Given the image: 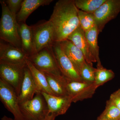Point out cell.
<instances>
[{"label":"cell","mask_w":120,"mask_h":120,"mask_svg":"<svg viewBox=\"0 0 120 120\" xmlns=\"http://www.w3.org/2000/svg\"><path fill=\"white\" fill-rule=\"evenodd\" d=\"M78 11L74 0H60L56 2L49 19L54 29L56 42L66 40L79 26Z\"/></svg>","instance_id":"1"},{"label":"cell","mask_w":120,"mask_h":120,"mask_svg":"<svg viewBox=\"0 0 120 120\" xmlns=\"http://www.w3.org/2000/svg\"><path fill=\"white\" fill-rule=\"evenodd\" d=\"M2 14L0 22V40L22 49L19 24L4 0H0Z\"/></svg>","instance_id":"2"},{"label":"cell","mask_w":120,"mask_h":120,"mask_svg":"<svg viewBox=\"0 0 120 120\" xmlns=\"http://www.w3.org/2000/svg\"><path fill=\"white\" fill-rule=\"evenodd\" d=\"M32 27L34 53L52 47L56 42L54 29L49 20L39 21Z\"/></svg>","instance_id":"3"},{"label":"cell","mask_w":120,"mask_h":120,"mask_svg":"<svg viewBox=\"0 0 120 120\" xmlns=\"http://www.w3.org/2000/svg\"><path fill=\"white\" fill-rule=\"evenodd\" d=\"M27 58L36 68L44 73L63 75L52 47L45 48L28 57Z\"/></svg>","instance_id":"4"},{"label":"cell","mask_w":120,"mask_h":120,"mask_svg":"<svg viewBox=\"0 0 120 120\" xmlns=\"http://www.w3.org/2000/svg\"><path fill=\"white\" fill-rule=\"evenodd\" d=\"M19 106L24 120H44L49 114L47 103L41 92H37L32 99Z\"/></svg>","instance_id":"5"},{"label":"cell","mask_w":120,"mask_h":120,"mask_svg":"<svg viewBox=\"0 0 120 120\" xmlns=\"http://www.w3.org/2000/svg\"><path fill=\"white\" fill-rule=\"evenodd\" d=\"M26 65L0 61V79L12 87L19 96L24 75Z\"/></svg>","instance_id":"6"},{"label":"cell","mask_w":120,"mask_h":120,"mask_svg":"<svg viewBox=\"0 0 120 120\" xmlns=\"http://www.w3.org/2000/svg\"><path fill=\"white\" fill-rule=\"evenodd\" d=\"M0 99L15 120H24L20 111L18 96L14 88L0 79Z\"/></svg>","instance_id":"7"},{"label":"cell","mask_w":120,"mask_h":120,"mask_svg":"<svg viewBox=\"0 0 120 120\" xmlns=\"http://www.w3.org/2000/svg\"><path fill=\"white\" fill-rule=\"evenodd\" d=\"M120 12V0H106L94 13L95 24L99 33L106 24L117 16Z\"/></svg>","instance_id":"8"},{"label":"cell","mask_w":120,"mask_h":120,"mask_svg":"<svg viewBox=\"0 0 120 120\" xmlns=\"http://www.w3.org/2000/svg\"><path fill=\"white\" fill-rule=\"evenodd\" d=\"M52 48L63 75L69 80L82 82L73 64L65 54L60 42H54Z\"/></svg>","instance_id":"9"},{"label":"cell","mask_w":120,"mask_h":120,"mask_svg":"<svg viewBox=\"0 0 120 120\" xmlns=\"http://www.w3.org/2000/svg\"><path fill=\"white\" fill-rule=\"evenodd\" d=\"M97 89L94 83L68 80L67 85L68 94L74 103L91 98Z\"/></svg>","instance_id":"10"},{"label":"cell","mask_w":120,"mask_h":120,"mask_svg":"<svg viewBox=\"0 0 120 120\" xmlns=\"http://www.w3.org/2000/svg\"><path fill=\"white\" fill-rule=\"evenodd\" d=\"M28 56L22 49L0 40V61L26 65Z\"/></svg>","instance_id":"11"},{"label":"cell","mask_w":120,"mask_h":120,"mask_svg":"<svg viewBox=\"0 0 120 120\" xmlns=\"http://www.w3.org/2000/svg\"><path fill=\"white\" fill-rule=\"evenodd\" d=\"M41 93L47 103L49 113L56 117L66 113L72 102L69 95L57 96L45 92Z\"/></svg>","instance_id":"12"},{"label":"cell","mask_w":120,"mask_h":120,"mask_svg":"<svg viewBox=\"0 0 120 120\" xmlns=\"http://www.w3.org/2000/svg\"><path fill=\"white\" fill-rule=\"evenodd\" d=\"M67 39L71 42L81 50L86 62L90 64L97 62L91 52L89 44L86 37L85 31L81 26H80L71 34Z\"/></svg>","instance_id":"13"},{"label":"cell","mask_w":120,"mask_h":120,"mask_svg":"<svg viewBox=\"0 0 120 120\" xmlns=\"http://www.w3.org/2000/svg\"><path fill=\"white\" fill-rule=\"evenodd\" d=\"M40 92L30 72L27 67L24 69V75L18 96L19 104L32 99L37 92Z\"/></svg>","instance_id":"14"},{"label":"cell","mask_w":120,"mask_h":120,"mask_svg":"<svg viewBox=\"0 0 120 120\" xmlns=\"http://www.w3.org/2000/svg\"><path fill=\"white\" fill-rule=\"evenodd\" d=\"M59 42L65 54L79 75L82 67L86 62L83 53L79 49L68 39Z\"/></svg>","instance_id":"15"},{"label":"cell","mask_w":120,"mask_h":120,"mask_svg":"<svg viewBox=\"0 0 120 120\" xmlns=\"http://www.w3.org/2000/svg\"><path fill=\"white\" fill-rule=\"evenodd\" d=\"M53 1V0H23L16 15L18 23L26 22L29 16L39 7L49 5Z\"/></svg>","instance_id":"16"},{"label":"cell","mask_w":120,"mask_h":120,"mask_svg":"<svg viewBox=\"0 0 120 120\" xmlns=\"http://www.w3.org/2000/svg\"><path fill=\"white\" fill-rule=\"evenodd\" d=\"M19 24L22 49L28 57L34 53L32 26H28L26 22Z\"/></svg>","instance_id":"17"},{"label":"cell","mask_w":120,"mask_h":120,"mask_svg":"<svg viewBox=\"0 0 120 120\" xmlns=\"http://www.w3.org/2000/svg\"><path fill=\"white\" fill-rule=\"evenodd\" d=\"M50 88L54 95H68L67 85L69 80L63 75L58 76L45 73Z\"/></svg>","instance_id":"18"},{"label":"cell","mask_w":120,"mask_h":120,"mask_svg":"<svg viewBox=\"0 0 120 120\" xmlns=\"http://www.w3.org/2000/svg\"><path fill=\"white\" fill-rule=\"evenodd\" d=\"M26 64L27 67L30 70L38 86L39 91L54 95L50 88L44 72L36 68L28 58L26 60Z\"/></svg>","instance_id":"19"},{"label":"cell","mask_w":120,"mask_h":120,"mask_svg":"<svg viewBox=\"0 0 120 120\" xmlns=\"http://www.w3.org/2000/svg\"><path fill=\"white\" fill-rule=\"evenodd\" d=\"M99 32L97 26H95L85 32V35L89 44L92 56L97 61V67L101 66L99 56V47L98 44V38Z\"/></svg>","instance_id":"20"},{"label":"cell","mask_w":120,"mask_h":120,"mask_svg":"<svg viewBox=\"0 0 120 120\" xmlns=\"http://www.w3.org/2000/svg\"><path fill=\"white\" fill-rule=\"evenodd\" d=\"M115 77L113 71L105 68L101 65L95 68L94 83L98 88Z\"/></svg>","instance_id":"21"},{"label":"cell","mask_w":120,"mask_h":120,"mask_svg":"<svg viewBox=\"0 0 120 120\" xmlns=\"http://www.w3.org/2000/svg\"><path fill=\"white\" fill-rule=\"evenodd\" d=\"M106 0H74L75 4L79 10L87 13H94Z\"/></svg>","instance_id":"22"},{"label":"cell","mask_w":120,"mask_h":120,"mask_svg":"<svg viewBox=\"0 0 120 120\" xmlns=\"http://www.w3.org/2000/svg\"><path fill=\"white\" fill-rule=\"evenodd\" d=\"M120 110L109 101L107 100L103 112L97 120H119Z\"/></svg>","instance_id":"23"},{"label":"cell","mask_w":120,"mask_h":120,"mask_svg":"<svg viewBox=\"0 0 120 120\" xmlns=\"http://www.w3.org/2000/svg\"><path fill=\"white\" fill-rule=\"evenodd\" d=\"M78 16L80 26L85 32L90 30L95 26L94 14L87 13L79 9Z\"/></svg>","instance_id":"24"},{"label":"cell","mask_w":120,"mask_h":120,"mask_svg":"<svg viewBox=\"0 0 120 120\" xmlns=\"http://www.w3.org/2000/svg\"><path fill=\"white\" fill-rule=\"evenodd\" d=\"M95 70V68L93 67V64L85 62L79 73L82 81L89 83H94Z\"/></svg>","instance_id":"25"},{"label":"cell","mask_w":120,"mask_h":120,"mask_svg":"<svg viewBox=\"0 0 120 120\" xmlns=\"http://www.w3.org/2000/svg\"><path fill=\"white\" fill-rule=\"evenodd\" d=\"M23 0H5L4 1L11 13L16 18V15L20 10Z\"/></svg>","instance_id":"26"},{"label":"cell","mask_w":120,"mask_h":120,"mask_svg":"<svg viewBox=\"0 0 120 120\" xmlns=\"http://www.w3.org/2000/svg\"><path fill=\"white\" fill-rule=\"evenodd\" d=\"M109 100L120 110V89L112 94Z\"/></svg>","instance_id":"27"},{"label":"cell","mask_w":120,"mask_h":120,"mask_svg":"<svg viewBox=\"0 0 120 120\" xmlns=\"http://www.w3.org/2000/svg\"><path fill=\"white\" fill-rule=\"evenodd\" d=\"M56 117L53 114H49L44 120H55Z\"/></svg>","instance_id":"28"},{"label":"cell","mask_w":120,"mask_h":120,"mask_svg":"<svg viewBox=\"0 0 120 120\" xmlns=\"http://www.w3.org/2000/svg\"><path fill=\"white\" fill-rule=\"evenodd\" d=\"M1 120H15V119H12L11 118L9 117L6 116H4L1 118Z\"/></svg>","instance_id":"29"},{"label":"cell","mask_w":120,"mask_h":120,"mask_svg":"<svg viewBox=\"0 0 120 120\" xmlns=\"http://www.w3.org/2000/svg\"></svg>","instance_id":"30"}]
</instances>
